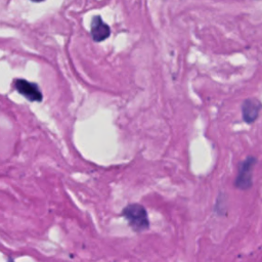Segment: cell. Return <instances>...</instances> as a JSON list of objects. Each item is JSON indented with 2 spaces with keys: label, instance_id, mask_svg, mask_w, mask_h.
Segmentation results:
<instances>
[{
  "label": "cell",
  "instance_id": "obj_1",
  "mask_svg": "<svg viewBox=\"0 0 262 262\" xmlns=\"http://www.w3.org/2000/svg\"><path fill=\"white\" fill-rule=\"evenodd\" d=\"M131 228L136 232H142L149 227L147 212L140 204H130L122 212Z\"/></svg>",
  "mask_w": 262,
  "mask_h": 262
},
{
  "label": "cell",
  "instance_id": "obj_2",
  "mask_svg": "<svg viewBox=\"0 0 262 262\" xmlns=\"http://www.w3.org/2000/svg\"><path fill=\"white\" fill-rule=\"evenodd\" d=\"M257 160L254 157H248L244 160L238 167V172L234 180V186L238 189L246 190L252 186L253 182V170Z\"/></svg>",
  "mask_w": 262,
  "mask_h": 262
},
{
  "label": "cell",
  "instance_id": "obj_3",
  "mask_svg": "<svg viewBox=\"0 0 262 262\" xmlns=\"http://www.w3.org/2000/svg\"><path fill=\"white\" fill-rule=\"evenodd\" d=\"M14 87L16 91L25 96L30 101H41L42 92L40 91L37 84L29 82L24 79H17L14 81Z\"/></svg>",
  "mask_w": 262,
  "mask_h": 262
},
{
  "label": "cell",
  "instance_id": "obj_4",
  "mask_svg": "<svg viewBox=\"0 0 262 262\" xmlns=\"http://www.w3.org/2000/svg\"><path fill=\"white\" fill-rule=\"evenodd\" d=\"M91 37L95 42H101L110 37L111 29L110 27L101 19L99 15H96L91 20L90 29Z\"/></svg>",
  "mask_w": 262,
  "mask_h": 262
},
{
  "label": "cell",
  "instance_id": "obj_5",
  "mask_svg": "<svg viewBox=\"0 0 262 262\" xmlns=\"http://www.w3.org/2000/svg\"><path fill=\"white\" fill-rule=\"evenodd\" d=\"M261 104L258 100L250 98L246 99L243 104H242V114H243V119L246 123H253L256 121L259 115Z\"/></svg>",
  "mask_w": 262,
  "mask_h": 262
},
{
  "label": "cell",
  "instance_id": "obj_6",
  "mask_svg": "<svg viewBox=\"0 0 262 262\" xmlns=\"http://www.w3.org/2000/svg\"><path fill=\"white\" fill-rule=\"evenodd\" d=\"M32 1H34V2H41V1H44V0H32Z\"/></svg>",
  "mask_w": 262,
  "mask_h": 262
}]
</instances>
